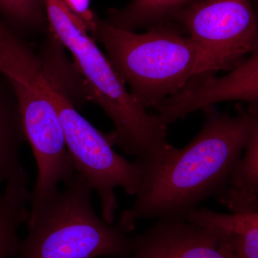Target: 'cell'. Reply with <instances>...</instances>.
<instances>
[{
    "mask_svg": "<svg viewBox=\"0 0 258 258\" xmlns=\"http://www.w3.org/2000/svg\"><path fill=\"white\" fill-rule=\"evenodd\" d=\"M0 18L20 35L41 31L48 23L43 0H0Z\"/></svg>",
    "mask_w": 258,
    "mask_h": 258,
    "instance_id": "14",
    "label": "cell"
},
{
    "mask_svg": "<svg viewBox=\"0 0 258 258\" xmlns=\"http://www.w3.org/2000/svg\"><path fill=\"white\" fill-rule=\"evenodd\" d=\"M26 142L14 90L0 74V183L28 181L20 158V149Z\"/></svg>",
    "mask_w": 258,
    "mask_h": 258,
    "instance_id": "11",
    "label": "cell"
},
{
    "mask_svg": "<svg viewBox=\"0 0 258 258\" xmlns=\"http://www.w3.org/2000/svg\"><path fill=\"white\" fill-rule=\"evenodd\" d=\"M87 30L104 47L115 72L146 110L159 106L199 75L215 73L205 52L173 22L136 33L94 15Z\"/></svg>",
    "mask_w": 258,
    "mask_h": 258,
    "instance_id": "2",
    "label": "cell"
},
{
    "mask_svg": "<svg viewBox=\"0 0 258 258\" xmlns=\"http://www.w3.org/2000/svg\"><path fill=\"white\" fill-rule=\"evenodd\" d=\"M43 2L49 30L72 54L90 101L101 107L114 125L115 144L137 159H150L164 152L169 145L168 125L158 115L147 113L132 96L83 20L63 0Z\"/></svg>",
    "mask_w": 258,
    "mask_h": 258,
    "instance_id": "3",
    "label": "cell"
},
{
    "mask_svg": "<svg viewBox=\"0 0 258 258\" xmlns=\"http://www.w3.org/2000/svg\"><path fill=\"white\" fill-rule=\"evenodd\" d=\"M236 165L228 187L251 195H258V127L254 128Z\"/></svg>",
    "mask_w": 258,
    "mask_h": 258,
    "instance_id": "15",
    "label": "cell"
},
{
    "mask_svg": "<svg viewBox=\"0 0 258 258\" xmlns=\"http://www.w3.org/2000/svg\"><path fill=\"white\" fill-rule=\"evenodd\" d=\"M42 84L58 115L75 169L98 194L102 218L114 223L119 208L115 189L121 187L135 196L140 183L138 168L115 152L113 133L105 134L95 128L75 108L66 88L42 67Z\"/></svg>",
    "mask_w": 258,
    "mask_h": 258,
    "instance_id": "5",
    "label": "cell"
},
{
    "mask_svg": "<svg viewBox=\"0 0 258 258\" xmlns=\"http://www.w3.org/2000/svg\"><path fill=\"white\" fill-rule=\"evenodd\" d=\"M198 0H132L123 9L108 11L106 21L120 30L135 32L140 28L171 22L176 15Z\"/></svg>",
    "mask_w": 258,
    "mask_h": 258,
    "instance_id": "12",
    "label": "cell"
},
{
    "mask_svg": "<svg viewBox=\"0 0 258 258\" xmlns=\"http://www.w3.org/2000/svg\"><path fill=\"white\" fill-rule=\"evenodd\" d=\"M253 0H198L173 23L207 55L212 71H231L258 51Z\"/></svg>",
    "mask_w": 258,
    "mask_h": 258,
    "instance_id": "7",
    "label": "cell"
},
{
    "mask_svg": "<svg viewBox=\"0 0 258 258\" xmlns=\"http://www.w3.org/2000/svg\"><path fill=\"white\" fill-rule=\"evenodd\" d=\"M28 183L9 181L6 189L0 193V258L16 257L20 239L18 232L30 215L28 204L31 191Z\"/></svg>",
    "mask_w": 258,
    "mask_h": 258,
    "instance_id": "13",
    "label": "cell"
},
{
    "mask_svg": "<svg viewBox=\"0 0 258 258\" xmlns=\"http://www.w3.org/2000/svg\"><path fill=\"white\" fill-rule=\"evenodd\" d=\"M62 190L47 199L27 222L18 258H129L134 237L97 214L87 180L76 171Z\"/></svg>",
    "mask_w": 258,
    "mask_h": 258,
    "instance_id": "4",
    "label": "cell"
},
{
    "mask_svg": "<svg viewBox=\"0 0 258 258\" xmlns=\"http://www.w3.org/2000/svg\"><path fill=\"white\" fill-rule=\"evenodd\" d=\"M41 79L40 71L32 66L15 70L9 79L18 100L25 137L37 166L29 219L59 189V185L69 184L76 171L58 115L44 90Z\"/></svg>",
    "mask_w": 258,
    "mask_h": 258,
    "instance_id": "6",
    "label": "cell"
},
{
    "mask_svg": "<svg viewBox=\"0 0 258 258\" xmlns=\"http://www.w3.org/2000/svg\"><path fill=\"white\" fill-rule=\"evenodd\" d=\"M63 2L73 13L83 20L86 28L95 15L89 9L90 0H63Z\"/></svg>",
    "mask_w": 258,
    "mask_h": 258,
    "instance_id": "16",
    "label": "cell"
},
{
    "mask_svg": "<svg viewBox=\"0 0 258 258\" xmlns=\"http://www.w3.org/2000/svg\"><path fill=\"white\" fill-rule=\"evenodd\" d=\"M207 73L194 78L184 88L155 107L158 117L166 125L186 115L224 101H239L258 105V51L231 70L215 77Z\"/></svg>",
    "mask_w": 258,
    "mask_h": 258,
    "instance_id": "8",
    "label": "cell"
},
{
    "mask_svg": "<svg viewBox=\"0 0 258 258\" xmlns=\"http://www.w3.org/2000/svg\"><path fill=\"white\" fill-rule=\"evenodd\" d=\"M134 241L129 258H228L215 232L188 220H157Z\"/></svg>",
    "mask_w": 258,
    "mask_h": 258,
    "instance_id": "9",
    "label": "cell"
},
{
    "mask_svg": "<svg viewBox=\"0 0 258 258\" xmlns=\"http://www.w3.org/2000/svg\"><path fill=\"white\" fill-rule=\"evenodd\" d=\"M230 211L223 214L197 209L186 220L215 232L227 257L258 258V203Z\"/></svg>",
    "mask_w": 258,
    "mask_h": 258,
    "instance_id": "10",
    "label": "cell"
},
{
    "mask_svg": "<svg viewBox=\"0 0 258 258\" xmlns=\"http://www.w3.org/2000/svg\"><path fill=\"white\" fill-rule=\"evenodd\" d=\"M205 121L186 147L174 148L159 160L133 162L140 183L133 205L120 213L118 222L132 232L143 220H186L207 199L220 202L229 186L254 128L258 127L257 106L237 114L222 113L215 106L203 110Z\"/></svg>",
    "mask_w": 258,
    "mask_h": 258,
    "instance_id": "1",
    "label": "cell"
}]
</instances>
